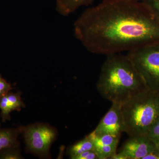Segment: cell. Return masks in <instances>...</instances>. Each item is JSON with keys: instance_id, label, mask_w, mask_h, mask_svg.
<instances>
[{"instance_id": "cell-12", "label": "cell", "mask_w": 159, "mask_h": 159, "mask_svg": "<svg viewBox=\"0 0 159 159\" xmlns=\"http://www.w3.org/2000/svg\"><path fill=\"white\" fill-rule=\"evenodd\" d=\"M93 142L95 148L107 145L118 146L119 137L114 136L110 134H102L97 135L92 132L89 134Z\"/></svg>"}, {"instance_id": "cell-1", "label": "cell", "mask_w": 159, "mask_h": 159, "mask_svg": "<svg viewBox=\"0 0 159 159\" xmlns=\"http://www.w3.org/2000/svg\"><path fill=\"white\" fill-rule=\"evenodd\" d=\"M75 37L89 52H129L159 43V16L145 2L101 0L75 21Z\"/></svg>"}, {"instance_id": "cell-3", "label": "cell", "mask_w": 159, "mask_h": 159, "mask_svg": "<svg viewBox=\"0 0 159 159\" xmlns=\"http://www.w3.org/2000/svg\"><path fill=\"white\" fill-rule=\"evenodd\" d=\"M124 132L129 137L146 135L159 119V93L147 90L122 105Z\"/></svg>"}, {"instance_id": "cell-10", "label": "cell", "mask_w": 159, "mask_h": 159, "mask_svg": "<svg viewBox=\"0 0 159 159\" xmlns=\"http://www.w3.org/2000/svg\"><path fill=\"white\" fill-rule=\"evenodd\" d=\"M94 0H54L57 12L63 16H67L75 12L80 7L88 6Z\"/></svg>"}, {"instance_id": "cell-4", "label": "cell", "mask_w": 159, "mask_h": 159, "mask_svg": "<svg viewBox=\"0 0 159 159\" xmlns=\"http://www.w3.org/2000/svg\"><path fill=\"white\" fill-rule=\"evenodd\" d=\"M149 90L159 93V43L127 54Z\"/></svg>"}, {"instance_id": "cell-7", "label": "cell", "mask_w": 159, "mask_h": 159, "mask_svg": "<svg viewBox=\"0 0 159 159\" xmlns=\"http://www.w3.org/2000/svg\"><path fill=\"white\" fill-rule=\"evenodd\" d=\"M122 105L112 103L111 107L93 131L96 135L110 134L120 137L125 130Z\"/></svg>"}, {"instance_id": "cell-19", "label": "cell", "mask_w": 159, "mask_h": 159, "mask_svg": "<svg viewBox=\"0 0 159 159\" xmlns=\"http://www.w3.org/2000/svg\"><path fill=\"white\" fill-rule=\"evenodd\" d=\"M156 150L157 155L158 157V159H159V149H157V148H156Z\"/></svg>"}, {"instance_id": "cell-2", "label": "cell", "mask_w": 159, "mask_h": 159, "mask_svg": "<svg viewBox=\"0 0 159 159\" xmlns=\"http://www.w3.org/2000/svg\"><path fill=\"white\" fill-rule=\"evenodd\" d=\"M99 94L112 103L122 105L148 90L142 76L127 55H107L97 84Z\"/></svg>"}, {"instance_id": "cell-9", "label": "cell", "mask_w": 159, "mask_h": 159, "mask_svg": "<svg viewBox=\"0 0 159 159\" xmlns=\"http://www.w3.org/2000/svg\"><path fill=\"white\" fill-rule=\"evenodd\" d=\"M22 127L0 129V151L19 145L18 138L22 133Z\"/></svg>"}, {"instance_id": "cell-17", "label": "cell", "mask_w": 159, "mask_h": 159, "mask_svg": "<svg viewBox=\"0 0 159 159\" xmlns=\"http://www.w3.org/2000/svg\"><path fill=\"white\" fill-rule=\"evenodd\" d=\"M74 159H99L97 152L95 150L87 151L75 157Z\"/></svg>"}, {"instance_id": "cell-15", "label": "cell", "mask_w": 159, "mask_h": 159, "mask_svg": "<svg viewBox=\"0 0 159 159\" xmlns=\"http://www.w3.org/2000/svg\"><path fill=\"white\" fill-rule=\"evenodd\" d=\"M157 149L159 148V119L151 128L146 134Z\"/></svg>"}, {"instance_id": "cell-8", "label": "cell", "mask_w": 159, "mask_h": 159, "mask_svg": "<svg viewBox=\"0 0 159 159\" xmlns=\"http://www.w3.org/2000/svg\"><path fill=\"white\" fill-rule=\"evenodd\" d=\"M25 107L20 92H9L0 97V117L3 122L11 119L10 113L14 111H20Z\"/></svg>"}, {"instance_id": "cell-16", "label": "cell", "mask_w": 159, "mask_h": 159, "mask_svg": "<svg viewBox=\"0 0 159 159\" xmlns=\"http://www.w3.org/2000/svg\"><path fill=\"white\" fill-rule=\"evenodd\" d=\"M12 89L11 84L0 75V97L6 95Z\"/></svg>"}, {"instance_id": "cell-11", "label": "cell", "mask_w": 159, "mask_h": 159, "mask_svg": "<svg viewBox=\"0 0 159 159\" xmlns=\"http://www.w3.org/2000/svg\"><path fill=\"white\" fill-rule=\"evenodd\" d=\"M95 149L93 142L89 135L72 145L68 150V153L71 159H74L75 157L87 151Z\"/></svg>"}, {"instance_id": "cell-14", "label": "cell", "mask_w": 159, "mask_h": 159, "mask_svg": "<svg viewBox=\"0 0 159 159\" xmlns=\"http://www.w3.org/2000/svg\"><path fill=\"white\" fill-rule=\"evenodd\" d=\"M23 157L19 146L11 147L0 151V159H21Z\"/></svg>"}, {"instance_id": "cell-5", "label": "cell", "mask_w": 159, "mask_h": 159, "mask_svg": "<svg viewBox=\"0 0 159 159\" xmlns=\"http://www.w3.org/2000/svg\"><path fill=\"white\" fill-rule=\"evenodd\" d=\"M22 133L27 151L42 158L49 156L50 148L57 137L55 128L42 123L23 127Z\"/></svg>"}, {"instance_id": "cell-13", "label": "cell", "mask_w": 159, "mask_h": 159, "mask_svg": "<svg viewBox=\"0 0 159 159\" xmlns=\"http://www.w3.org/2000/svg\"><path fill=\"white\" fill-rule=\"evenodd\" d=\"M117 146L107 145L95 148L99 159H111L116 153Z\"/></svg>"}, {"instance_id": "cell-6", "label": "cell", "mask_w": 159, "mask_h": 159, "mask_svg": "<svg viewBox=\"0 0 159 159\" xmlns=\"http://www.w3.org/2000/svg\"><path fill=\"white\" fill-rule=\"evenodd\" d=\"M156 148L146 135L129 137L119 153L111 159H143Z\"/></svg>"}, {"instance_id": "cell-20", "label": "cell", "mask_w": 159, "mask_h": 159, "mask_svg": "<svg viewBox=\"0 0 159 159\" xmlns=\"http://www.w3.org/2000/svg\"><path fill=\"white\" fill-rule=\"evenodd\" d=\"M133 1H137V2H145L146 0H133Z\"/></svg>"}, {"instance_id": "cell-18", "label": "cell", "mask_w": 159, "mask_h": 159, "mask_svg": "<svg viewBox=\"0 0 159 159\" xmlns=\"http://www.w3.org/2000/svg\"><path fill=\"white\" fill-rule=\"evenodd\" d=\"M149 7L159 16V0H146L145 1Z\"/></svg>"}]
</instances>
